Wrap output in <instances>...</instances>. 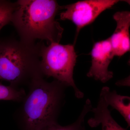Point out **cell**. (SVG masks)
<instances>
[{
  "label": "cell",
  "instance_id": "6da1fadb",
  "mask_svg": "<svg viewBox=\"0 0 130 130\" xmlns=\"http://www.w3.org/2000/svg\"><path fill=\"white\" fill-rule=\"evenodd\" d=\"M28 87V94L14 114L21 129L42 130L58 123L67 86L57 80L48 82L42 77Z\"/></svg>",
  "mask_w": 130,
  "mask_h": 130
},
{
  "label": "cell",
  "instance_id": "7a4b0ae2",
  "mask_svg": "<svg viewBox=\"0 0 130 130\" xmlns=\"http://www.w3.org/2000/svg\"><path fill=\"white\" fill-rule=\"evenodd\" d=\"M11 22L20 39L29 43L37 40L59 43L64 29L55 20L62 9L54 0H19Z\"/></svg>",
  "mask_w": 130,
  "mask_h": 130
},
{
  "label": "cell",
  "instance_id": "3957f363",
  "mask_svg": "<svg viewBox=\"0 0 130 130\" xmlns=\"http://www.w3.org/2000/svg\"><path fill=\"white\" fill-rule=\"evenodd\" d=\"M42 43L28 42L12 38L0 41V80L21 88L44 77L41 67Z\"/></svg>",
  "mask_w": 130,
  "mask_h": 130
},
{
  "label": "cell",
  "instance_id": "277c9868",
  "mask_svg": "<svg viewBox=\"0 0 130 130\" xmlns=\"http://www.w3.org/2000/svg\"><path fill=\"white\" fill-rule=\"evenodd\" d=\"M41 56V67L44 77H52L67 87H72L76 97L83 98V93L77 87L73 79L77 58L74 45L51 43L46 46L43 42Z\"/></svg>",
  "mask_w": 130,
  "mask_h": 130
},
{
  "label": "cell",
  "instance_id": "5b68a950",
  "mask_svg": "<svg viewBox=\"0 0 130 130\" xmlns=\"http://www.w3.org/2000/svg\"><path fill=\"white\" fill-rule=\"evenodd\" d=\"M120 1L118 0H86L62 6L61 20L72 21L76 27L77 36L85 26L93 23L103 12Z\"/></svg>",
  "mask_w": 130,
  "mask_h": 130
},
{
  "label": "cell",
  "instance_id": "8992f818",
  "mask_svg": "<svg viewBox=\"0 0 130 130\" xmlns=\"http://www.w3.org/2000/svg\"><path fill=\"white\" fill-rule=\"evenodd\" d=\"M91 65L87 76L105 83L113 77L108 66L115 56L109 38L95 43L91 53Z\"/></svg>",
  "mask_w": 130,
  "mask_h": 130
},
{
  "label": "cell",
  "instance_id": "52a82bcc",
  "mask_svg": "<svg viewBox=\"0 0 130 130\" xmlns=\"http://www.w3.org/2000/svg\"><path fill=\"white\" fill-rule=\"evenodd\" d=\"M113 18L116 22V27L109 38L115 56H121L130 51V12H116Z\"/></svg>",
  "mask_w": 130,
  "mask_h": 130
},
{
  "label": "cell",
  "instance_id": "ba28073f",
  "mask_svg": "<svg viewBox=\"0 0 130 130\" xmlns=\"http://www.w3.org/2000/svg\"><path fill=\"white\" fill-rule=\"evenodd\" d=\"M108 106L103 91L101 90L97 106L91 109V111L94 113V117L88 121L89 125L94 128L101 124L102 130H126L120 125L112 117Z\"/></svg>",
  "mask_w": 130,
  "mask_h": 130
},
{
  "label": "cell",
  "instance_id": "9c48e42d",
  "mask_svg": "<svg viewBox=\"0 0 130 130\" xmlns=\"http://www.w3.org/2000/svg\"><path fill=\"white\" fill-rule=\"evenodd\" d=\"M103 91L105 100L108 106H111L120 113L130 126V98L118 94L115 90L110 91L109 87L105 86Z\"/></svg>",
  "mask_w": 130,
  "mask_h": 130
},
{
  "label": "cell",
  "instance_id": "30bf717a",
  "mask_svg": "<svg viewBox=\"0 0 130 130\" xmlns=\"http://www.w3.org/2000/svg\"><path fill=\"white\" fill-rule=\"evenodd\" d=\"M92 108L90 100L87 99L80 115L74 123L64 126L57 123L42 130H84L85 129L84 125L85 118L87 114L91 111Z\"/></svg>",
  "mask_w": 130,
  "mask_h": 130
},
{
  "label": "cell",
  "instance_id": "8fae6325",
  "mask_svg": "<svg viewBox=\"0 0 130 130\" xmlns=\"http://www.w3.org/2000/svg\"><path fill=\"white\" fill-rule=\"evenodd\" d=\"M26 95L23 89L6 86L0 83V101L21 102Z\"/></svg>",
  "mask_w": 130,
  "mask_h": 130
},
{
  "label": "cell",
  "instance_id": "7c38bea8",
  "mask_svg": "<svg viewBox=\"0 0 130 130\" xmlns=\"http://www.w3.org/2000/svg\"><path fill=\"white\" fill-rule=\"evenodd\" d=\"M16 7L15 2L0 0V31L5 26L11 23Z\"/></svg>",
  "mask_w": 130,
  "mask_h": 130
},
{
  "label": "cell",
  "instance_id": "4fadbf2b",
  "mask_svg": "<svg viewBox=\"0 0 130 130\" xmlns=\"http://www.w3.org/2000/svg\"><path fill=\"white\" fill-rule=\"evenodd\" d=\"M84 130H86V129H85V128L84 129Z\"/></svg>",
  "mask_w": 130,
  "mask_h": 130
}]
</instances>
